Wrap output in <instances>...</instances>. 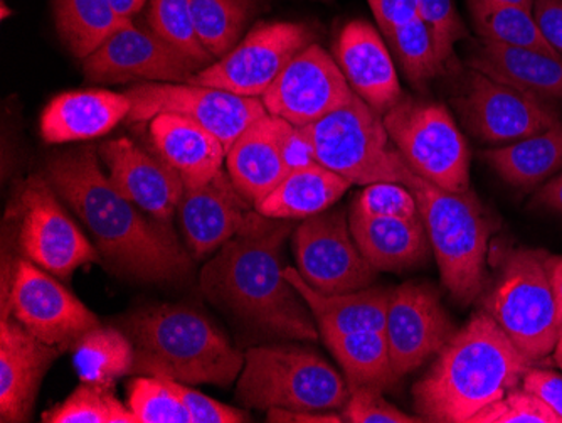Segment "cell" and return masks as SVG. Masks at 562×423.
<instances>
[{"mask_svg":"<svg viewBox=\"0 0 562 423\" xmlns=\"http://www.w3.org/2000/svg\"><path fill=\"white\" fill-rule=\"evenodd\" d=\"M148 132L157 156L176 170L186 189L206 185L226 164L223 142L191 119L160 113L148 122Z\"/></svg>","mask_w":562,"mask_h":423,"instance_id":"obj_24","label":"cell"},{"mask_svg":"<svg viewBox=\"0 0 562 423\" xmlns=\"http://www.w3.org/2000/svg\"><path fill=\"white\" fill-rule=\"evenodd\" d=\"M334 58L353 93L379 115H384L403 98L393 58L369 22L357 19L342 27Z\"/></svg>","mask_w":562,"mask_h":423,"instance_id":"obj_22","label":"cell"},{"mask_svg":"<svg viewBox=\"0 0 562 423\" xmlns=\"http://www.w3.org/2000/svg\"><path fill=\"white\" fill-rule=\"evenodd\" d=\"M469 8L480 40L561 56L542 36L533 21L532 11L517 5L487 4L479 0H469Z\"/></svg>","mask_w":562,"mask_h":423,"instance_id":"obj_34","label":"cell"},{"mask_svg":"<svg viewBox=\"0 0 562 423\" xmlns=\"http://www.w3.org/2000/svg\"><path fill=\"white\" fill-rule=\"evenodd\" d=\"M552 355H554L555 363H558L559 366H562V327L561 333H559L558 344H555V349Z\"/></svg>","mask_w":562,"mask_h":423,"instance_id":"obj_54","label":"cell"},{"mask_svg":"<svg viewBox=\"0 0 562 423\" xmlns=\"http://www.w3.org/2000/svg\"><path fill=\"white\" fill-rule=\"evenodd\" d=\"M292 221L249 213L245 226L202 267L199 286L214 304L280 339H321L317 322L286 280L283 246Z\"/></svg>","mask_w":562,"mask_h":423,"instance_id":"obj_2","label":"cell"},{"mask_svg":"<svg viewBox=\"0 0 562 423\" xmlns=\"http://www.w3.org/2000/svg\"><path fill=\"white\" fill-rule=\"evenodd\" d=\"M267 420L271 423H342V413L308 412V410L271 409L267 412Z\"/></svg>","mask_w":562,"mask_h":423,"instance_id":"obj_49","label":"cell"},{"mask_svg":"<svg viewBox=\"0 0 562 423\" xmlns=\"http://www.w3.org/2000/svg\"><path fill=\"white\" fill-rule=\"evenodd\" d=\"M353 208L374 218H422L412 189L397 182H374L353 198Z\"/></svg>","mask_w":562,"mask_h":423,"instance_id":"obj_41","label":"cell"},{"mask_svg":"<svg viewBox=\"0 0 562 423\" xmlns=\"http://www.w3.org/2000/svg\"><path fill=\"white\" fill-rule=\"evenodd\" d=\"M549 271H551L552 289L558 302V319L562 327V257H549Z\"/></svg>","mask_w":562,"mask_h":423,"instance_id":"obj_51","label":"cell"},{"mask_svg":"<svg viewBox=\"0 0 562 423\" xmlns=\"http://www.w3.org/2000/svg\"><path fill=\"white\" fill-rule=\"evenodd\" d=\"M353 94L336 58L321 44L312 43L280 73L261 102L270 115L286 120L293 127H308L347 105Z\"/></svg>","mask_w":562,"mask_h":423,"instance_id":"obj_16","label":"cell"},{"mask_svg":"<svg viewBox=\"0 0 562 423\" xmlns=\"http://www.w3.org/2000/svg\"><path fill=\"white\" fill-rule=\"evenodd\" d=\"M469 423H562L551 407L541 398L526 390L508 391L507 394L480 410Z\"/></svg>","mask_w":562,"mask_h":423,"instance_id":"obj_40","label":"cell"},{"mask_svg":"<svg viewBox=\"0 0 562 423\" xmlns=\"http://www.w3.org/2000/svg\"><path fill=\"white\" fill-rule=\"evenodd\" d=\"M177 211L189 251L201 258L216 254L236 236L251 213V203L239 194L229 174L221 170L206 185L186 189Z\"/></svg>","mask_w":562,"mask_h":423,"instance_id":"obj_21","label":"cell"},{"mask_svg":"<svg viewBox=\"0 0 562 423\" xmlns=\"http://www.w3.org/2000/svg\"><path fill=\"white\" fill-rule=\"evenodd\" d=\"M290 129L292 123L267 113L251 123L227 151L226 172L239 194L252 207L289 174L283 145Z\"/></svg>","mask_w":562,"mask_h":423,"instance_id":"obj_23","label":"cell"},{"mask_svg":"<svg viewBox=\"0 0 562 423\" xmlns=\"http://www.w3.org/2000/svg\"><path fill=\"white\" fill-rule=\"evenodd\" d=\"M418 14L431 30L438 58L443 65L453 55V46L469 36L462 18L454 9L453 0H416Z\"/></svg>","mask_w":562,"mask_h":423,"instance_id":"obj_42","label":"cell"},{"mask_svg":"<svg viewBox=\"0 0 562 423\" xmlns=\"http://www.w3.org/2000/svg\"><path fill=\"white\" fill-rule=\"evenodd\" d=\"M352 182L322 164L290 170L285 179L255 210L274 220H306L330 210Z\"/></svg>","mask_w":562,"mask_h":423,"instance_id":"obj_29","label":"cell"},{"mask_svg":"<svg viewBox=\"0 0 562 423\" xmlns=\"http://www.w3.org/2000/svg\"><path fill=\"white\" fill-rule=\"evenodd\" d=\"M47 181L93 236L94 245L116 270L142 282H177L192 261L170 225L120 192L101 169L93 147L72 148L47 159Z\"/></svg>","mask_w":562,"mask_h":423,"instance_id":"obj_1","label":"cell"},{"mask_svg":"<svg viewBox=\"0 0 562 423\" xmlns=\"http://www.w3.org/2000/svg\"><path fill=\"white\" fill-rule=\"evenodd\" d=\"M532 15L544 40L562 56V0H533Z\"/></svg>","mask_w":562,"mask_h":423,"instance_id":"obj_46","label":"cell"},{"mask_svg":"<svg viewBox=\"0 0 562 423\" xmlns=\"http://www.w3.org/2000/svg\"><path fill=\"white\" fill-rule=\"evenodd\" d=\"M41 419L44 423H137L134 412L115 397V383L87 381Z\"/></svg>","mask_w":562,"mask_h":423,"instance_id":"obj_36","label":"cell"},{"mask_svg":"<svg viewBox=\"0 0 562 423\" xmlns=\"http://www.w3.org/2000/svg\"><path fill=\"white\" fill-rule=\"evenodd\" d=\"M285 277L311 309L322 339L366 331L384 333L393 289L371 286L356 292L328 296L308 286L296 268L285 267Z\"/></svg>","mask_w":562,"mask_h":423,"instance_id":"obj_26","label":"cell"},{"mask_svg":"<svg viewBox=\"0 0 562 423\" xmlns=\"http://www.w3.org/2000/svg\"><path fill=\"white\" fill-rule=\"evenodd\" d=\"M349 223L359 251L378 271L415 267L431 246L422 218H374L352 207Z\"/></svg>","mask_w":562,"mask_h":423,"instance_id":"obj_28","label":"cell"},{"mask_svg":"<svg viewBox=\"0 0 562 423\" xmlns=\"http://www.w3.org/2000/svg\"><path fill=\"white\" fill-rule=\"evenodd\" d=\"M169 380V378H167ZM170 387L181 397L186 409L189 410L192 423H245L249 422L248 413L235 407L224 405L214 398L206 397L191 385L169 380Z\"/></svg>","mask_w":562,"mask_h":423,"instance_id":"obj_44","label":"cell"},{"mask_svg":"<svg viewBox=\"0 0 562 423\" xmlns=\"http://www.w3.org/2000/svg\"><path fill=\"white\" fill-rule=\"evenodd\" d=\"M349 385L324 356L296 344L251 347L236 385L246 409L336 412L349 400Z\"/></svg>","mask_w":562,"mask_h":423,"instance_id":"obj_6","label":"cell"},{"mask_svg":"<svg viewBox=\"0 0 562 423\" xmlns=\"http://www.w3.org/2000/svg\"><path fill=\"white\" fill-rule=\"evenodd\" d=\"M131 98L128 122H150L160 113L191 119L216 135L229 151L251 123L267 115L261 98L192 84H140L125 91Z\"/></svg>","mask_w":562,"mask_h":423,"instance_id":"obj_12","label":"cell"},{"mask_svg":"<svg viewBox=\"0 0 562 423\" xmlns=\"http://www.w3.org/2000/svg\"><path fill=\"white\" fill-rule=\"evenodd\" d=\"M384 36L390 41L407 80L416 87L428 84L443 73L445 65L438 58L431 30L419 15L394 27Z\"/></svg>","mask_w":562,"mask_h":423,"instance_id":"obj_37","label":"cell"},{"mask_svg":"<svg viewBox=\"0 0 562 423\" xmlns=\"http://www.w3.org/2000/svg\"><path fill=\"white\" fill-rule=\"evenodd\" d=\"M112 4L120 18L134 21L135 15L140 14L144 5L148 4V0H112Z\"/></svg>","mask_w":562,"mask_h":423,"instance_id":"obj_52","label":"cell"},{"mask_svg":"<svg viewBox=\"0 0 562 423\" xmlns=\"http://www.w3.org/2000/svg\"><path fill=\"white\" fill-rule=\"evenodd\" d=\"M368 2L384 34L419 15L416 0H368Z\"/></svg>","mask_w":562,"mask_h":423,"instance_id":"obj_47","label":"cell"},{"mask_svg":"<svg viewBox=\"0 0 562 423\" xmlns=\"http://www.w3.org/2000/svg\"><path fill=\"white\" fill-rule=\"evenodd\" d=\"M561 368H562V366H561Z\"/></svg>","mask_w":562,"mask_h":423,"instance_id":"obj_56","label":"cell"},{"mask_svg":"<svg viewBox=\"0 0 562 423\" xmlns=\"http://www.w3.org/2000/svg\"><path fill=\"white\" fill-rule=\"evenodd\" d=\"M131 98L106 90L66 91L50 100L41 115L47 144L91 141L112 132L131 113Z\"/></svg>","mask_w":562,"mask_h":423,"instance_id":"obj_25","label":"cell"},{"mask_svg":"<svg viewBox=\"0 0 562 423\" xmlns=\"http://www.w3.org/2000/svg\"><path fill=\"white\" fill-rule=\"evenodd\" d=\"M453 105L470 134L487 144L522 141L561 122L558 109L548 100L472 68L453 98Z\"/></svg>","mask_w":562,"mask_h":423,"instance_id":"obj_13","label":"cell"},{"mask_svg":"<svg viewBox=\"0 0 562 423\" xmlns=\"http://www.w3.org/2000/svg\"><path fill=\"white\" fill-rule=\"evenodd\" d=\"M9 11L8 8H5V2H2V18H9Z\"/></svg>","mask_w":562,"mask_h":423,"instance_id":"obj_55","label":"cell"},{"mask_svg":"<svg viewBox=\"0 0 562 423\" xmlns=\"http://www.w3.org/2000/svg\"><path fill=\"white\" fill-rule=\"evenodd\" d=\"M382 122L407 166L451 192L470 189V151L447 107L403 97Z\"/></svg>","mask_w":562,"mask_h":423,"instance_id":"obj_9","label":"cell"},{"mask_svg":"<svg viewBox=\"0 0 562 423\" xmlns=\"http://www.w3.org/2000/svg\"><path fill=\"white\" fill-rule=\"evenodd\" d=\"M72 365L81 381L115 383L134 372V343L122 331L94 327L72 347Z\"/></svg>","mask_w":562,"mask_h":423,"instance_id":"obj_33","label":"cell"},{"mask_svg":"<svg viewBox=\"0 0 562 423\" xmlns=\"http://www.w3.org/2000/svg\"><path fill=\"white\" fill-rule=\"evenodd\" d=\"M344 420L350 423H419L423 416L407 415L403 410L387 402L381 390L375 388H352L344 405Z\"/></svg>","mask_w":562,"mask_h":423,"instance_id":"obj_43","label":"cell"},{"mask_svg":"<svg viewBox=\"0 0 562 423\" xmlns=\"http://www.w3.org/2000/svg\"><path fill=\"white\" fill-rule=\"evenodd\" d=\"M283 159L289 167V172L318 164L314 142L305 127H293L292 125L286 135L285 145H283Z\"/></svg>","mask_w":562,"mask_h":423,"instance_id":"obj_48","label":"cell"},{"mask_svg":"<svg viewBox=\"0 0 562 423\" xmlns=\"http://www.w3.org/2000/svg\"><path fill=\"white\" fill-rule=\"evenodd\" d=\"M61 355L9 315L0 318V420L27 422L46 372Z\"/></svg>","mask_w":562,"mask_h":423,"instance_id":"obj_20","label":"cell"},{"mask_svg":"<svg viewBox=\"0 0 562 423\" xmlns=\"http://www.w3.org/2000/svg\"><path fill=\"white\" fill-rule=\"evenodd\" d=\"M56 30L69 53L87 59L116 31L134 21L116 14L112 0H53Z\"/></svg>","mask_w":562,"mask_h":423,"instance_id":"obj_32","label":"cell"},{"mask_svg":"<svg viewBox=\"0 0 562 423\" xmlns=\"http://www.w3.org/2000/svg\"><path fill=\"white\" fill-rule=\"evenodd\" d=\"M312 43L315 33L302 22H265L223 58L199 69L189 84L261 98L289 63Z\"/></svg>","mask_w":562,"mask_h":423,"instance_id":"obj_11","label":"cell"},{"mask_svg":"<svg viewBox=\"0 0 562 423\" xmlns=\"http://www.w3.org/2000/svg\"><path fill=\"white\" fill-rule=\"evenodd\" d=\"M199 66L135 22L116 31L83 59L87 80L94 84H189Z\"/></svg>","mask_w":562,"mask_h":423,"instance_id":"obj_17","label":"cell"},{"mask_svg":"<svg viewBox=\"0 0 562 423\" xmlns=\"http://www.w3.org/2000/svg\"><path fill=\"white\" fill-rule=\"evenodd\" d=\"M296 270L322 293L368 289L378 270L359 251L344 210H327L302 220L293 235Z\"/></svg>","mask_w":562,"mask_h":423,"instance_id":"obj_14","label":"cell"},{"mask_svg":"<svg viewBox=\"0 0 562 423\" xmlns=\"http://www.w3.org/2000/svg\"><path fill=\"white\" fill-rule=\"evenodd\" d=\"M437 356L413 387L415 410L426 422L469 423L517 388L532 365L487 312L473 315Z\"/></svg>","mask_w":562,"mask_h":423,"instance_id":"obj_3","label":"cell"},{"mask_svg":"<svg viewBox=\"0 0 562 423\" xmlns=\"http://www.w3.org/2000/svg\"><path fill=\"white\" fill-rule=\"evenodd\" d=\"M305 131L314 142L317 163L352 185L406 186L412 167L391 141L382 115L361 97L353 94L347 105L312 123Z\"/></svg>","mask_w":562,"mask_h":423,"instance_id":"obj_8","label":"cell"},{"mask_svg":"<svg viewBox=\"0 0 562 423\" xmlns=\"http://www.w3.org/2000/svg\"><path fill=\"white\" fill-rule=\"evenodd\" d=\"M453 322L431 287L406 282L391 292L384 336L397 377L425 365L453 337Z\"/></svg>","mask_w":562,"mask_h":423,"instance_id":"obj_18","label":"cell"},{"mask_svg":"<svg viewBox=\"0 0 562 423\" xmlns=\"http://www.w3.org/2000/svg\"><path fill=\"white\" fill-rule=\"evenodd\" d=\"M406 188L418 201L443 286L458 302L470 304L487 282L488 242L497 230V220L472 189L447 191L413 169Z\"/></svg>","mask_w":562,"mask_h":423,"instance_id":"obj_5","label":"cell"},{"mask_svg":"<svg viewBox=\"0 0 562 423\" xmlns=\"http://www.w3.org/2000/svg\"><path fill=\"white\" fill-rule=\"evenodd\" d=\"M56 194L47 179L31 176L15 192L12 214L24 257L50 276L69 279L78 268L100 261V255Z\"/></svg>","mask_w":562,"mask_h":423,"instance_id":"obj_10","label":"cell"},{"mask_svg":"<svg viewBox=\"0 0 562 423\" xmlns=\"http://www.w3.org/2000/svg\"><path fill=\"white\" fill-rule=\"evenodd\" d=\"M530 204L562 214V172L558 174L551 181L546 182V185L533 194Z\"/></svg>","mask_w":562,"mask_h":423,"instance_id":"obj_50","label":"cell"},{"mask_svg":"<svg viewBox=\"0 0 562 423\" xmlns=\"http://www.w3.org/2000/svg\"><path fill=\"white\" fill-rule=\"evenodd\" d=\"M524 390L541 398L546 405L554 410L562 422V377L549 369H527L522 378Z\"/></svg>","mask_w":562,"mask_h":423,"instance_id":"obj_45","label":"cell"},{"mask_svg":"<svg viewBox=\"0 0 562 423\" xmlns=\"http://www.w3.org/2000/svg\"><path fill=\"white\" fill-rule=\"evenodd\" d=\"M147 26L195 65L213 62L195 33L189 0H148Z\"/></svg>","mask_w":562,"mask_h":423,"instance_id":"obj_38","label":"cell"},{"mask_svg":"<svg viewBox=\"0 0 562 423\" xmlns=\"http://www.w3.org/2000/svg\"><path fill=\"white\" fill-rule=\"evenodd\" d=\"M479 2H487V4H505L517 5V8L527 9L532 11L533 0H479Z\"/></svg>","mask_w":562,"mask_h":423,"instance_id":"obj_53","label":"cell"},{"mask_svg":"<svg viewBox=\"0 0 562 423\" xmlns=\"http://www.w3.org/2000/svg\"><path fill=\"white\" fill-rule=\"evenodd\" d=\"M100 157L110 179L125 198L147 216L170 225L186 186L160 157L145 153L131 138H113L100 145Z\"/></svg>","mask_w":562,"mask_h":423,"instance_id":"obj_19","label":"cell"},{"mask_svg":"<svg viewBox=\"0 0 562 423\" xmlns=\"http://www.w3.org/2000/svg\"><path fill=\"white\" fill-rule=\"evenodd\" d=\"M126 331L137 375L224 388L238 380L245 366V355L226 334L188 305L145 309L128 319Z\"/></svg>","mask_w":562,"mask_h":423,"instance_id":"obj_4","label":"cell"},{"mask_svg":"<svg viewBox=\"0 0 562 423\" xmlns=\"http://www.w3.org/2000/svg\"><path fill=\"white\" fill-rule=\"evenodd\" d=\"M482 156L507 185L533 188L562 170V122Z\"/></svg>","mask_w":562,"mask_h":423,"instance_id":"obj_30","label":"cell"},{"mask_svg":"<svg viewBox=\"0 0 562 423\" xmlns=\"http://www.w3.org/2000/svg\"><path fill=\"white\" fill-rule=\"evenodd\" d=\"M192 21L202 46L223 58L238 44L246 24L257 9V0H189Z\"/></svg>","mask_w":562,"mask_h":423,"instance_id":"obj_35","label":"cell"},{"mask_svg":"<svg viewBox=\"0 0 562 423\" xmlns=\"http://www.w3.org/2000/svg\"><path fill=\"white\" fill-rule=\"evenodd\" d=\"M549 257L542 251L513 252L485 297V312L530 363L552 355L561 333Z\"/></svg>","mask_w":562,"mask_h":423,"instance_id":"obj_7","label":"cell"},{"mask_svg":"<svg viewBox=\"0 0 562 423\" xmlns=\"http://www.w3.org/2000/svg\"><path fill=\"white\" fill-rule=\"evenodd\" d=\"M324 343L342 366L349 390L366 387L386 391L400 380L382 331L339 334L325 337Z\"/></svg>","mask_w":562,"mask_h":423,"instance_id":"obj_31","label":"cell"},{"mask_svg":"<svg viewBox=\"0 0 562 423\" xmlns=\"http://www.w3.org/2000/svg\"><path fill=\"white\" fill-rule=\"evenodd\" d=\"M9 312L33 336L61 353L72 349L85 334L100 327L94 312L55 276L27 258L15 264Z\"/></svg>","mask_w":562,"mask_h":423,"instance_id":"obj_15","label":"cell"},{"mask_svg":"<svg viewBox=\"0 0 562 423\" xmlns=\"http://www.w3.org/2000/svg\"><path fill=\"white\" fill-rule=\"evenodd\" d=\"M469 68L542 100H562V56L482 41Z\"/></svg>","mask_w":562,"mask_h":423,"instance_id":"obj_27","label":"cell"},{"mask_svg":"<svg viewBox=\"0 0 562 423\" xmlns=\"http://www.w3.org/2000/svg\"><path fill=\"white\" fill-rule=\"evenodd\" d=\"M128 409L137 423H192L181 397L167 378L142 375L126 387Z\"/></svg>","mask_w":562,"mask_h":423,"instance_id":"obj_39","label":"cell"}]
</instances>
